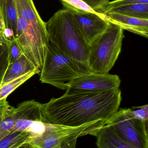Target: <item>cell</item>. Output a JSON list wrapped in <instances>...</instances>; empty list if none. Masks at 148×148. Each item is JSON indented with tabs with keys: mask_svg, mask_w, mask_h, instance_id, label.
<instances>
[{
	"mask_svg": "<svg viewBox=\"0 0 148 148\" xmlns=\"http://www.w3.org/2000/svg\"><path fill=\"white\" fill-rule=\"evenodd\" d=\"M122 101L120 89L66 94L42 104L46 123L76 127L96 121L107 123Z\"/></svg>",
	"mask_w": 148,
	"mask_h": 148,
	"instance_id": "cell-1",
	"label": "cell"
},
{
	"mask_svg": "<svg viewBox=\"0 0 148 148\" xmlns=\"http://www.w3.org/2000/svg\"><path fill=\"white\" fill-rule=\"evenodd\" d=\"M46 27L50 43L67 56L87 64L89 45L70 10L63 9L56 12L46 22Z\"/></svg>",
	"mask_w": 148,
	"mask_h": 148,
	"instance_id": "cell-2",
	"label": "cell"
},
{
	"mask_svg": "<svg viewBox=\"0 0 148 148\" xmlns=\"http://www.w3.org/2000/svg\"><path fill=\"white\" fill-rule=\"evenodd\" d=\"M92 73L87 64L65 55L50 42L40 81L66 90V84L75 78Z\"/></svg>",
	"mask_w": 148,
	"mask_h": 148,
	"instance_id": "cell-3",
	"label": "cell"
},
{
	"mask_svg": "<svg viewBox=\"0 0 148 148\" xmlns=\"http://www.w3.org/2000/svg\"><path fill=\"white\" fill-rule=\"evenodd\" d=\"M124 30L109 21L106 30L89 44L87 64L92 73H109L121 51Z\"/></svg>",
	"mask_w": 148,
	"mask_h": 148,
	"instance_id": "cell-4",
	"label": "cell"
},
{
	"mask_svg": "<svg viewBox=\"0 0 148 148\" xmlns=\"http://www.w3.org/2000/svg\"><path fill=\"white\" fill-rule=\"evenodd\" d=\"M107 123L96 121L76 127L46 123L41 134L30 136L25 143L33 148H76L79 137L87 135L94 136Z\"/></svg>",
	"mask_w": 148,
	"mask_h": 148,
	"instance_id": "cell-5",
	"label": "cell"
},
{
	"mask_svg": "<svg viewBox=\"0 0 148 148\" xmlns=\"http://www.w3.org/2000/svg\"><path fill=\"white\" fill-rule=\"evenodd\" d=\"M148 122L136 119L131 108H126L118 110L107 123L133 148H148Z\"/></svg>",
	"mask_w": 148,
	"mask_h": 148,
	"instance_id": "cell-6",
	"label": "cell"
},
{
	"mask_svg": "<svg viewBox=\"0 0 148 148\" xmlns=\"http://www.w3.org/2000/svg\"><path fill=\"white\" fill-rule=\"evenodd\" d=\"M120 84V79L117 75L90 73L67 83L65 93L106 91L119 88Z\"/></svg>",
	"mask_w": 148,
	"mask_h": 148,
	"instance_id": "cell-7",
	"label": "cell"
},
{
	"mask_svg": "<svg viewBox=\"0 0 148 148\" xmlns=\"http://www.w3.org/2000/svg\"><path fill=\"white\" fill-rule=\"evenodd\" d=\"M68 10L72 12L76 26L89 45L104 32L109 25L108 19L96 14L74 9Z\"/></svg>",
	"mask_w": 148,
	"mask_h": 148,
	"instance_id": "cell-8",
	"label": "cell"
},
{
	"mask_svg": "<svg viewBox=\"0 0 148 148\" xmlns=\"http://www.w3.org/2000/svg\"><path fill=\"white\" fill-rule=\"evenodd\" d=\"M17 121L16 129L23 132H32L37 123H45L42 104L35 100L25 101L14 108Z\"/></svg>",
	"mask_w": 148,
	"mask_h": 148,
	"instance_id": "cell-9",
	"label": "cell"
},
{
	"mask_svg": "<svg viewBox=\"0 0 148 148\" xmlns=\"http://www.w3.org/2000/svg\"><path fill=\"white\" fill-rule=\"evenodd\" d=\"M109 21L143 37H148V19L131 17L114 13L106 14Z\"/></svg>",
	"mask_w": 148,
	"mask_h": 148,
	"instance_id": "cell-10",
	"label": "cell"
},
{
	"mask_svg": "<svg viewBox=\"0 0 148 148\" xmlns=\"http://www.w3.org/2000/svg\"><path fill=\"white\" fill-rule=\"evenodd\" d=\"M17 14L25 19L34 28L48 35L46 22L41 18L33 0H14Z\"/></svg>",
	"mask_w": 148,
	"mask_h": 148,
	"instance_id": "cell-11",
	"label": "cell"
},
{
	"mask_svg": "<svg viewBox=\"0 0 148 148\" xmlns=\"http://www.w3.org/2000/svg\"><path fill=\"white\" fill-rule=\"evenodd\" d=\"M98 148H134L123 140L114 128L107 123L95 135Z\"/></svg>",
	"mask_w": 148,
	"mask_h": 148,
	"instance_id": "cell-12",
	"label": "cell"
},
{
	"mask_svg": "<svg viewBox=\"0 0 148 148\" xmlns=\"http://www.w3.org/2000/svg\"><path fill=\"white\" fill-rule=\"evenodd\" d=\"M18 16L14 0H0V30H12L15 38L17 33Z\"/></svg>",
	"mask_w": 148,
	"mask_h": 148,
	"instance_id": "cell-13",
	"label": "cell"
},
{
	"mask_svg": "<svg viewBox=\"0 0 148 148\" xmlns=\"http://www.w3.org/2000/svg\"><path fill=\"white\" fill-rule=\"evenodd\" d=\"M39 70L23 54L19 58L9 64L1 84L11 82L25 74Z\"/></svg>",
	"mask_w": 148,
	"mask_h": 148,
	"instance_id": "cell-14",
	"label": "cell"
},
{
	"mask_svg": "<svg viewBox=\"0 0 148 148\" xmlns=\"http://www.w3.org/2000/svg\"><path fill=\"white\" fill-rule=\"evenodd\" d=\"M108 13H116L131 17L148 19V4L139 3L123 5L111 9L106 14Z\"/></svg>",
	"mask_w": 148,
	"mask_h": 148,
	"instance_id": "cell-15",
	"label": "cell"
},
{
	"mask_svg": "<svg viewBox=\"0 0 148 148\" xmlns=\"http://www.w3.org/2000/svg\"><path fill=\"white\" fill-rule=\"evenodd\" d=\"M39 70L30 72L11 82L7 83L0 84V101L5 98L15 90L19 86L36 74H40Z\"/></svg>",
	"mask_w": 148,
	"mask_h": 148,
	"instance_id": "cell-16",
	"label": "cell"
},
{
	"mask_svg": "<svg viewBox=\"0 0 148 148\" xmlns=\"http://www.w3.org/2000/svg\"><path fill=\"white\" fill-rule=\"evenodd\" d=\"M63 5V9H74L84 12H90L99 15L104 18L108 19L107 16L104 14H100L95 11L90 6L83 0H60Z\"/></svg>",
	"mask_w": 148,
	"mask_h": 148,
	"instance_id": "cell-17",
	"label": "cell"
},
{
	"mask_svg": "<svg viewBox=\"0 0 148 148\" xmlns=\"http://www.w3.org/2000/svg\"><path fill=\"white\" fill-rule=\"evenodd\" d=\"M31 135L29 132L11 131L0 140V148H8L15 143L25 140Z\"/></svg>",
	"mask_w": 148,
	"mask_h": 148,
	"instance_id": "cell-18",
	"label": "cell"
},
{
	"mask_svg": "<svg viewBox=\"0 0 148 148\" xmlns=\"http://www.w3.org/2000/svg\"><path fill=\"white\" fill-rule=\"evenodd\" d=\"M9 65L8 46L3 43H0V84L2 81Z\"/></svg>",
	"mask_w": 148,
	"mask_h": 148,
	"instance_id": "cell-19",
	"label": "cell"
},
{
	"mask_svg": "<svg viewBox=\"0 0 148 148\" xmlns=\"http://www.w3.org/2000/svg\"><path fill=\"white\" fill-rule=\"evenodd\" d=\"M139 3L148 4V0H114L109 2L104 14H105L109 10L116 7L127 4Z\"/></svg>",
	"mask_w": 148,
	"mask_h": 148,
	"instance_id": "cell-20",
	"label": "cell"
},
{
	"mask_svg": "<svg viewBox=\"0 0 148 148\" xmlns=\"http://www.w3.org/2000/svg\"><path fill=\"white\" fill-rule=\"evenodd\" d=\"M8 47L9 64H11L19 58L23 54V53L14 40L11 41Z\"/></svg>",
	"mask_w": 148,
	"mask_h": 148,
	"instance_id": "cell-21",
	"label": "cell"
},
{
	"mask_svg": "<svg viewBox=\"0 0 148 148\" xmlns=\"http://www.w3.org/2000/svg\"><path fill=\"white\" fill-rule=\"evenodd\" d=\"M87 3L95 11L100 14H104L109 1L107 0H83Z\"/></svg>",
	"mask_w": 148,
	"mask_h": 148,
	"instance_id": "cell-22",
	"label": "cell"
},
{
	"mask_svg": "<svg viewBox=\"0 0 148 148\" xmlns=\"http://www.w3.org/2000/svg\"><path fill=\"white\" fill-rule=\"evenodd\" d=\"M132 114L136 119L143 121H148V105L132 108Z\"/></svg>",
	"mask_w": 148,
	"mask_h": 148,
	"instance_id": "cell-23",
	"label": "cell"
},
{
	"mask_svg": "<svg viewBox=\"0 0 148 148\" xmlns=\"http://www.w3.org/2000/svg\"><path fill=\"white\" fill-rule=\"evenodd\" d=\"M10 106L7 98L0 101V124L4 119Z\"/></svg>",
	"mask_w": 148,
	"mask_h": 148,
	"instance_id": "cell-24",
	"label": "cell"
},
{
	"mask_svg": "<svg viewBox=\"0 0 148 148\" xmlns=\"http://www.w3.org/2000/svg\"><path fill=\"white\" fill-rule=\"evenodd\" d=\"M11 40H8L6 37L3 35V34L2 33L1 30H0V43H3L6 44L7 46H9L10 45V42Z\"/></svg>",
	"mask_w": 148,
	"mask_h": 148,
	"instance_id": "cell-25",
	"label": "cell"
},
{
	"mask_svg": "<svg viewBox=\"0 0 148 148\" xmlns=\"http://www.w3.org/2000/svg\"><path fill=\"white\" fill-rule=\"evenodd\" d=\"M26 139L24 140H22L14 144V145L11 146V147H10L8 148H18L21 146L23 144L25 143V141H26Z\"/></svg>",
	"mask_w": 148,
	"mask_h": 148,
	"instance_id": "cell-26",
	"label": "cell"
},
{
	"mask_svg": "<svg viewBox=\"0 0 148 148\" xmlns=\"http://www.w3.org/2000/svg\"><path fill=\"white\" fill-rule=\"evenodd\" d=\"M10 132H8V131H3L0 129V140L2 139L4 136L8 134Z\"/></svg>",
	"mask_w": 148,
	"mask_h": 148,
	"instance_id": "cell-27",
	"label": "cell"
},
{
	"mask_svg": "<svg viewBox=\"0 0 148 148\" xmlns=\"http://www.w3.org/2000/svg\"><path fill=\"white\" fill-rule=\"evenodd\" d=\"M18 148H33L29 144H27V143H24V144L22 145L21 146H20Z\"/></svg>",
	"mask_w": 148,
	"mask_h": 148,
	"instance_id": "cell-28",
	"label": "cell"
},
{
	"mask_svg": "<svg viewBox=\"0 0 148 148\" xmlns=\"http://www.w3.org/2000/svg\"><path fill=\"white\" fill-rule=\"evenodd\" d=\"M107 1H109V0H107Z\"/></svg>",
	"mask_w": 148,
	"mask_h": 148,
	"instance_id": "cell-29",
	"label": "cell"
},
{
	"mask_svg": "<svg viewBox=\"0 0 148 148\" xmlns=\"http://www.w3.org/2000/svg\"></svg>",
	"mask_w": 148,
	"mask_h": 148,
	"instance_id": "cell-30",
	"label": "cell"
}]
</instances>
